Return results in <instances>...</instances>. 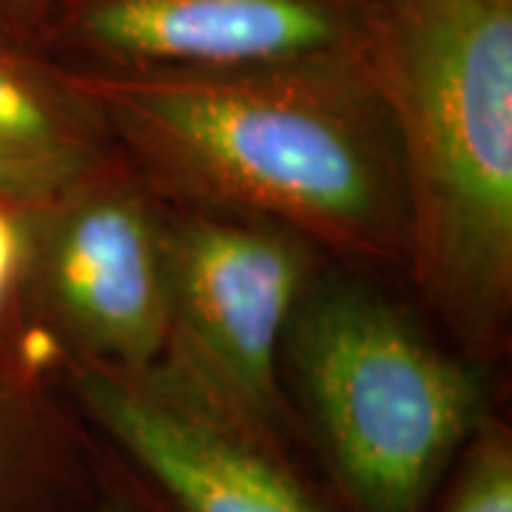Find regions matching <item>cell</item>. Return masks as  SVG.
I'll return each instance as SVG.
<instances>
[{"label":"cell","instance_id":"10","mask_svg":"<svg viewBox=\"0 0 512 512\" xmlns=\"http://www.w3.org/2000/svg\"><path fill=\"white\" fill-rule=\"evenodd\" d=\"M441 512H512V444L498 424H481L467 441L456 487Z\"/></svg>","mask_w":512,"mask_h":512},{"label":"cell","instance_id":"5","mask_svg":"<svg viewBox=\"0 0 512 512\" xmlns=\"http://www.w3.org/2000/svg\"><path fill=\"white\" fill-rule=\"evenodd\" d=\"M74 390L92 421L177 512H328L274 439L205 399L171 367L83 356Z\"/></svg>","mask_w":512,"mask_h":512},{"label":"cell","instance_id":"3","mask_svg":"<svg viewBox=\"0 0 512 512\" xmlns=\"http://www.w3.org/2000/svg\"><path fill=\"white\" fill-rule=\"evenodd\" d=\"M299 393L353 512H424L484 424L476 373L379 293L333 285L291 319Z\"/></svg>","mask_w":512,"mask_h":512},{"label":"cell","instance_id":"8","mask_svg":"<svg viewBox=\"0 0 512 512\" xmlns=\"http://www.w3.org/2000/svg\"><path fill=\"white\" fill-rule=\"evenodd\" d=\"M97 117L66 80L0 46V202L55 208L94 183Z\"/></svg>","mask_w":512,"mask_h":512},{"label":"cell","instance_id":"7","mask_svg":"<svg viewBox=\"0 0 512 512\" xmlns=\"http://www.w3.org/2000/svg\"><path fill=\"white\" fill-rule=\"evenodd\" d=\"M49 211L40 274L63 333L97 362L157 365L171 325L168 259L146 202L92 183Z\"/></svg>","mask_w":512,"mask_h":512},{"label":"cell","instance_id":"11","mask_svg":"<svg viewBox=\"0 0 512 512\" xmlns=\"http://www.w3.org/2000/svg\"><path fill=\"white\" fill-rule=\"evenodd\" d=\"M23 251H26V237L18 217L9 211V205L0 202V305L23 265Z\"/></svg>","mask_w":512,"mask_h":512},{"label":"cell","instance_id":"6","mask_svg":"<svg viewBox=\"0 0 512 512\" xmlns=\"http://www.w3.org/2000/svg\"><path fill=\"white\" fill-rule=\"evenodd\" d=\"M365 0H66L63 35L111 69H373Z\"/></svg>","mask_w":512,"mask_h":512},{"label":"cell","instance_id":"1","mask_svg":"<svg viewBox=\"0 0 512 512\" xmlns=\"http://www.w3.org/2000/svg\"><path fill=\"white\" fill-rule=\"evenodd\" d=\"M165 183L356 254L407 245L393 128L373 69H109L63 74Z\"/></svg>","mask_w":512,"mask_h":512},{"label":"cell","instance_id":"9","mask_svg":"<svg viewBox=\"0 0 512 512\" xmlns=\"http://www.w3.org/2000/svg\"><path fill=\"white\" fill-rule=\"evenodd\" d=\"M49 436L23 402L0 393V512L23 510V501L46 487Z\"/></svg>","mask_w":512,"mask_h":512},{"label":"cell","instance_id":"4","mask_svg":"<svg viewBox=\"0 0 512 512\" xmlns=\"http://www.w3.org/2000/svg\"><path fill=\"white\" fill-rule=\"evenodd\" d=\"M168 345L180 379L274 439L282 419L276 353L311 274L296 231L194 220L165 237Z\"/></svg>","mask_w":512,"mask_h":512},{"label":"cell","instance_id":"13","mask_svg":"<svg viewBox=\"0 0 512 512\" xmlns=\"http://www.w3.org/2000/svg\"><path fill=\"white\" fill-rule=\"evenodd\" d=\"M80 512H137L126 507V504H120V501H100V504H94V507H86V510Z\"/></svg>","mask_w":512,"mask_h":512},{"label":"cell","instance_id":"12","mask_svg":"<svg viewBox=\"0 0 512 512\" xmlns=\"http://www.w3.org/2000/svg\"><path fill=\"white\" fill-rule=\"evenodd\" d=\"M55 0H0L3 12L12 20H18L23 26L29 23H40V20L49 15Z\"/></svg>","mask_w":512,"mask_h":512},{"label":"cell","instance_id":"2","mask_svg":"<svg viewBox=\"0 0 512 512\" xmlns=\"http://www.w3.org/2000/svg\"><path fill=\"white\" fill-rule=\"evenodd\" d=\"M373 74L421 288L467 345L490 348L512 296V0H384Z\"/></svg>","mask_w":512,"mask_h":512}]
</instances>
